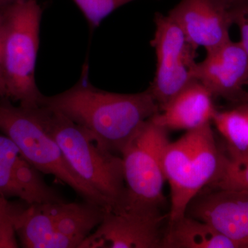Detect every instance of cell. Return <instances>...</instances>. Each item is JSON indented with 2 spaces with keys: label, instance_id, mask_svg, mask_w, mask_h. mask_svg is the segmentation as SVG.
Listing matches in <instances>:
<instances>
[{
  "label": "cell",
  "instance_id": "obj_23",
  "mask_svg": "<svg viewBox=\"0 0 248 248\" xmlns=\"http://www.w3.org/2000/svg\"><path fill=\"white\" fill-rule=\"evenodd\" d=\"M18 208L19 205L9 203L7 199L0 195V223L14 221L15 214Z\"/></svg>",
  "mask_w": 248,
  "mask_h": 248
},
{
  "label": "cell",
  "instance_id": "obj_6",
  "mask_svg": "<svg viewBox=\"0 0 248 248\" xmlns=\"http://www.w3.org/2000/svg\"><path fill=\"white\" fill-rule=\"evenodd\" d=\"M167 132L151 118L121 153L127 190L121 209L161 213L166 180L163 160L170 142Z\"/></svg>",
  "mask_w": 248,
  "mask_h": 248
},
{
  "label": "cell",
  "instance_id": "obj_26",
  "mask_svg": "<svg viewBox=\"0 0 248 248\" xmlns=\"http://www.w3.org/2000/svg\"><path fill=\"white\" fill-rule=\"evenodd\" d=\"M16 1V0H0V11L5 9L6 6L12 4Z\"/></svg>",
  "mask_w": 248,
  "mask_h": 248
},
{
  "label": "cell",
  "instance_id": "obj_18",
  "mask_svg": "<svg viewBox=\"0 0 248 248\" xmlns=\"http://www.w3.org/2000/svg\"><path fill=\"white\" fill-rule=\"evenodd\" d=\"M210 186L248 192V159L234 161L226 156L221 173Z\"/></svg>",
  "mask_w": 248,
  "mask_h": 248
},
{
  "label": "cell",
  "instance_id": "obj_22",
  "mask_svg": "<svg viewBox=\"0 0 248 248\" xmlns=\"http://www.w3.org/2000/svg\"><path fill=\"white\" fill-rule=\"evenodd\" d=\"M232 23H236L239 28L241 41L240 45L244 48L248 57V22L243 16L234 11L229 10Z\"/></svg>",
  "mask_w": 248,
  "mask_h": 248
},
{
  "label": "cell",
  "instance_id": "obj_11",
  "mask_svg": "<svg viewBox=\"0 0 248 248\" xmlns=\"http://www.w3.org/2000/svg\"><path fill=\"white\" fill-rule=\"evenodd\" d=\"M168 16L196 48L208 52L231 40V14L217 0H181Z\"/></svg>",
  "mask_w": 248,
  "mask_h": 248
},
{
  "label": "cell",
  "instance_id": "obj_2",
  "mask_svg": "<svg viewBox=\"0 0 248 248\" xmlns=\"http://www.w3.org/2000/svg\"><path fill=\"white\" fill-rule=\"evenodd\" d=\"M36 117L54 139L71 169L84 182L118 210L124 206L126 186L122 157L104 149L61 112L40 105Z\"/></svg>",
  "mask_w": 248,
  "mask_h": 248
},
{
  "label": "cell",
  "instance_id": "obj_25",
  "mask_svg": "<svg viewBox=\"0 0 248 248\" xmlns=\"http://www.w3.org/2000/svg\"><path fill=\"white\" fill-rule=\"evenodd\" d=\"M220 4L224 6L227 9H231L233 6L242 2L244 0H217Z\"/></svg>",
  "mask_w": 248,
  "mask_h": 248
},
{
  "label": "cell",
  "instance_id": "obj_1",
  "mask_svg": "<svg viewBox=\"0 0 248 248\" xmlns=\"http://www.w3.org/2000/svg\"><path fill=\"white\" fill-rule=\"evenodd\" d=\"M71 89L42 96L40 105L61 112L111 153H120L148 120L159 113V104L148 89L134 94L98 89L89 82L88 68Z\"/></svg>",
  "mask_w": 248,
  "mask_h": 248
},
{
  "label": "cell",
  "instance_id": "obj_17",
  "mask_svg": "<svg viewBox=\"0 0 248 248\" xmlns=\"http://www.w3.org/2000/svg\"><path fill=\"white\" fill-rule=\"evenodd\" d=\"M212 122L226 140L230 159H248V104L232 110H216Z\"/></svg>",
  "mask_w": 248,
  "mask_h": 248
},
{
  "label": "cell",
  "instance_id": "obj_24",
  "mask_svg": "<svg viewBox=\"0 0 248 248\" xmlns=\"http://www.w3.org/2000/svg\"><path fill=\"white\" fill-rule=\"evenodd\" d=\"M0 98H1V99H9V98H8L6 83H5L4 73H3L2 59H1V37H0Z\"/></svg>",
  "mask_w": 248,
  "mask_h": 248
},
{
  "label": "cell",
  "instance_id": "obj_13",
  "mask_svg": "<svg viewBox=\"0 0 248 248\" xmlns=\"http://www.w3.org/2000/svg\"><path fill=\"white\" fill-rule=\"evenodd\" d=\"M14 223L23 248H79V243L57 231L43 204L20 205L14 215Z\"/></svg>",
  "mask_w": 248,
  "mask_h": 248
},
{
  "label": "cell",
  "instance_id": "obj_4",
  "mask_svg": "<svg viewBox=\"0 0 248 248\" xmlns=\"http://www.w3.org/2000/svg\"><path fill=\"white\" fill-rule=\"evenodd\" d=\"M225 158L217 147L210 123L169 142L163 160L165 177L170 187L169 221L185 216L196 196L218 178Z\"/></svg>",
  "mask_w": 248,
  "mask_h": 248
},
{
  "label": "cell",
  "instance_id": "obj_20",
  "mask_svg": "<svg viewBox=\"0 0 248 248\" xmlns=\"http://www.w3.org/2000/svg\"><path fill=\"white\" fill-rule=\"evenodd\" d=\"M0 195L4 198L19 199L26 203L42 204L32 191L21 184L8 168L0 163Z\"/></svg>",
  "mask_w": 248,
  "mask_h": 248
},
{
  "label": "cell",
  "instance_id": "obj_16",
  "mask_svg": "<svg viewBox=\"0 0 248 248\" xmlns=\"http://www.w3.org/2000/svg\"><path fill=\"white\" fill-rule=\"evenodd\" d=\"M0 163L8 168L21 184L34 192L42 203L64 202L63 196L46 183L40 171L26 159L19 147L4 134H0Z\"/></svg>",
  "mask_w": 248,
  "mask_h": 248
},
{
  "label": "cell",
  "instance_id": "obj_14",
  "mask_svg": "<svg viewBox=\"0 0 248 248\" xmlns=\"http://www.w3.org/2000/svg\"><path fill=\"white\" fill-rule=\"evenodd\" d=\"M60 234L79 243L83 241L102 223L110 209L84 201L82 203L43 204Z\"/></svg>",
  "mask_w": 248,
  "mask_h": 248
},
{
  "label": "cell",
  "instance_id": "obj_27",
  "mask_svg": "<svg viewBox=\"0 0 248 248\" xmlns=\"http://www.w3.org/2000/svg\"><path fill=\"white\" fill-rule=\"evenodd\" d=\"M243 100L244 101V102H247L248 104V93H246L244 95V99H243Z\"/></svg>",
  "mask_w": 248,
  "mask_h": 248
},
{
  "label": "cell",
  "instance_id": "obj_5",
  "mask_svg": "<svg viewBox=\"0 0 248 248\" xmlns=\"http://www.w3.org/2000/svg\"><path fill=\"white\" fill-rule=\"evenodd\" d=\"M0 131L15 142L26 159L41 173L52 174L84 201L112 208L104 196L71 169L57 142L36 117L33 108L16 107L9 99L0 98Z\"/></svg>",
  "mask_w": 248,
  "mask_h": 248
},
{
  "label": "cell",
  "instance_id": "obj_19",
  "mask_svg": "<svg viewBox=\"0 0 248 248\" xmlns=\"http://www.w3.org/2000/svg\"><path fill=\"white\" fill-rule=\"evenodd\" d=\"M89 23L94 29L108 16L124 5L134 0H73Z\"/></svg>",
  "mask_w": 248,
  "mask_h": 248
},
{
  "label": "cell",
  "instance_id": "obj_7",
  "mask_svg": "<svg viewBox=\"0 0 248 248\" xmlns=\"http://www.w3.org/2000/svg\"><path fill=\"white\" fill-rule=\"evenodd\" d=\"M155 22L151 45L156 53V69L149 89L161 110L182 90L197 81L195 69L198 48L168 15L156 14Z\"/></svg>",
  "mask_w": 248,
  "mask_h": 248
},
{
  "label": "cell",
  "instance_id": "obj_15",
  "mask_svg": "<svg viewBox=\"0 0 248 248\" xmlns=\"http://www.w3.org/2000/svg\"><path fill=\"white\" fill-rule=\"evenodd\" d=\"M162 248H243L215 228L197 218L185 215L169 221Z\"/></svg>",
  "mask_w": 248,
  "mask_h": 248
},
{
  "label": "cell",
  "instance_id": "obj_9",
  "mask_svg": "<svg viewBox=\"0 0 248 248\" xmlns=\"http://www.w3.org/2000/svg\"><path fill=\"white\" fill-rule=\"evenodd\" d=\"M213 189L196 196L186 215L208 223L243 248H248V192Z\"/></svg>",
  "mask_w": 248,
  "mask_h": 248
},
{
  "label": "cell",
  "instance_id": "obj_8",
  "mask_svg": "<svg viewBox=\"0 0 248 248\" xmlns=\"http://www.w3.org/2000/svg\"><path fill=\"white\" fill-rule=\"evenodd\" d=\"M169 213L108 210L79 248H162Z\"/></svg>",
  "mask_w": 248,
  "mask_h": 248
},
{
  "label": "cell",
  "instance_id": "obj_21",
  "mask_svg": "<svg viewBox=\"0 0 248 248\" xmlns=\"http://www.w3.org/2000/svg\"><path fill=\"white\" fill-rule=\"evenodd\" d=\"M14 221L0 223V248H16L19 247Z\"/></svg>",
  "mask_w": 248,
  "mask_h": 248
},
{
  "label": "cell",
  "instance_id": "obj_12",
  "mask_svg": "<svg viewBox=\"0 0 248 248\" xmlns=\"http://www.w3.org/2000/svg\"><path fill=\"white\" fill-rule=\"evenodd\" d=\"M213 98L211 93L200 81H193L152 120L168 130H195L212 122L217 110Z\"/></svg>",
  "mask_w": 248,
  "mask_h": 248
},
{
  "label": "cell",
  "instance_id": "obj_3",
  "mask_svg": "<svg viewBox=\"0 0 248 248\" xmlns=\"http://www.w3.org/2000/svg\"><path fill=\"white\" fill-rule=\"evenodd\" d=\"M42 10L37 0H16L0 11L3 73L8 98L21 107L40 106L35 81Z\"/></svg>",
  "mask_w": 248,
  "mask_h": 248
},
{
  "label": "cell",
  "instance_id": "obj_10",
  "mask_svg": "<svg viewBox=\"0 0 248 248\" xmlns=\"http://www.w3.org/2000/svg\"><path fill=\"white\" fill-rule=\"evenodd\" d=\"M195 78L214 97L243 99V89L248 83L247 54L239 42L229 40L206 52L203 61L196 64Z\"/></svg>",
  "mask_w": 248,
  "mask_h": 248
}]
</instances>
